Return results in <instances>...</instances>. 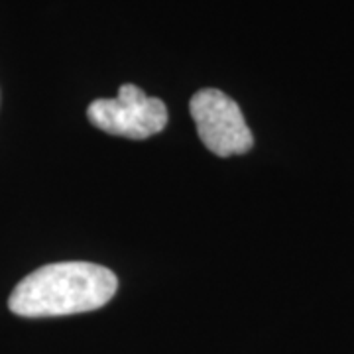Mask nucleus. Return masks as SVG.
I'll return each instance as SVG.
<instances>
[{"label": "nucleus", "instance_id": "3", "mask_svg": "<svg viewBox=\"0 0 354 354\" xmlns=\"http://www.w3.org/2000/svg\"><path fill=\"white\" fill-rule=\"evenodd\" d=\"M189 111L203 144L218 156H241L252 148L254 138L241 106L218 88H203L193 95Z\"/></svg>", "mask_w": 354, "mask_h": 354}, {"label": "nucleus", "instance_id": "1", "mask_svg": "<svg viewBox=\"0 0 354 354\" xmlns=\"http://www.w3.org/2000/svg\"><path fill=\"white\" fill-rule=\"evenodd\" d=\"M118 290L109 268L91 262L41 266L26 276L8 299L14 315L26 319L87 313L106 305Z\"/></svg>", "mask_w": 354, "mask_h": 354}, {"label": "nucleus", "instance_id": "2", "mask_svg": "<svg viewBox=\"0 0 354 354\" xmlns=\"http://www.w3.org/2000/svg\"><path fill=\"white\" fill-rule=\"evenodd\" d=\"M93 127L114 136L146 140L160 134L167 124L164 101L148 97L136 85H122L116 99H97L87 109Z\"/></svg>", "mask_w": 354, "mask_h": 354}]
</instances>
